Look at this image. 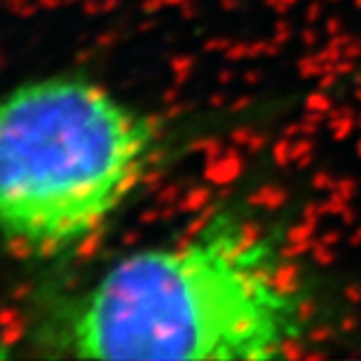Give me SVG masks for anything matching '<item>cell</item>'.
Returning a JSON list of instances; mask_svg holds the SVG:
<instances>
[{"label": "cell", "instance_id": "6da1fadb", "mask_svg": "<svg viewBox=\"0 0 361 361\" xmlns=\"http://www.w3.org/2000/svg\"><path fill=\"white\" fill-rule=\"evenodd\" d=\"M307 334V298L281 251L216 216L183 242L113 265L71 305L59 348L80 359L263 361Z\"/></svg>", "mask_w": 361, "mask_h": 361}, {"label": "cell", "instance_id": "7a4b0ae2", "mask_svg": "<svg viewBox=\"0 0 361 361\" xmlns=\"http://www.w3.org/2000/svg\"><path fill=\"white\" fill-rule=\"evenodd\" d=\"M148 115L82 78L0 97V240L24 254L80 249L148 174Z\"/></svg>", "mask_w": 361, "mask_h": 361}]
</instances>
